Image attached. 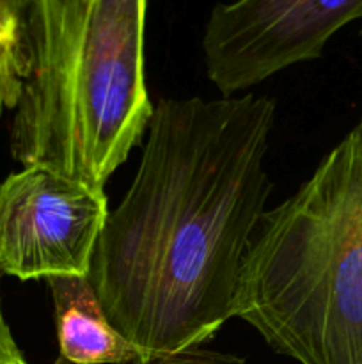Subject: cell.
<instances>
[{
	"label": "cell",
	"instance_id": "obj_10",
	"mask_svg": "<svg viewBox=\"0 0 362 364\" xmlns=\"http://www.w3.org/2000/svg\"><path fill=\"white\" fill-rule=\"evenodd\" d=\"M361 38H362V27H361Z\"/></svg>",
	"mask_w": 362,
	"mask_h": 364
},
{
	"label": "cell",
	"instance_id": "obj_3",
	"mask_svg": "<svg viewBox=\"0 0 362 364\" xmlns=\"http://www.w3.org/2000/svg\"><path fill=\"white\" fill-rule=\"evenodd\" d=\"M234 316L298 364H362V119L263 213Z\"/></svg>",
	"mask_w": 362,
	"mask_h": 364
},
{
	"label": "cell",
	"instance_id": "obj_1",
	"mask_svg": "<svg viewBox=\"0 0 362 364\" xmlns=\"http://www.w3.org/2000/svg\"><path fill=\"white\" fill-rule=\"evenodd\" d=\"M275 102L163 98L138 171L109 212L89 281L144 359L201 347L234 316L241 265L266 212Z\"/></svg>",
	"mask_w": 362,
	"mask_h": 364
},
{
	"label": "cell",
	"instance_id": "obj_4",
	"mask_svg": "<svg viewBox=\"0 0 362 364\" xmlns=\"http://www.w3.org/2000/svg\"><path fill=\"white\" fill-rule=\"evenodd\" d=\"M106 217L102 188L45 166L9 174L0 185V274L89 276Z\"/></svg>",
	"mask_w": 362,
	"mask_h": 364
},
{
	"label": "cell",
	"instance_id": "obj_5",
	"mask_svg": "<svg viewBox=\"0 0 362 364\" xmlns=\"http://www.w3.org/2000/svg\"><path fill=\"white\" fill-rule=\"evenodd\" d=\"M362 20V0H234L216 4L202 36L206 75L224 96L318 59L337 31Z\"/></svg>",
	"mask_w": 362,
	"mask_h": 364
},
{
	"label": "cell",
	"instance_id": "obj_6",
	"mask_svg": "<svg viewBox=\"0 0 362 364\" xmlns=\"http://www.w3.org/2000/svg\"><path fill=\"white\" fill-rule=\"evenodd\" d=\"M52 294L60 358L67 364H128L146 361L106 318L87 276L46 279Z\"/></svg>",
	"mask_w": 362,
	"mask_h": 364
},
{
	"label": "cell",
	"instance_id": "obj_2",
	"mask_svg": "<svg viewBox=\"0 0 362 364\" xmlns=\"http://www.w3.org/2000/svg\"><path fill=\"white\" fill-rule=\"evenodd\" d=\"M14 9L20 95L11 155L103 191L153 116L148 0H14Z\"/></svg>",
	"mask_w": 362,
	"mask_h": 364
},
{
	"label": "cell",
	"instance_id": "obj_9",
	"mask_svg": "<svg viewBox=\"0 0 362 364\" xmlns=\"http://www.w3.org/2000/svg\"><path fill=\"white\" fill-rule=\"evenodd\" d=\"M0 364H27L16 341H14L6 318H4L2 302H0Z\"/></svg>",
	"mask_w": 362,
	"mask_h": 364
},
{
	"label": "cell",
	"instance_id": "obj_8",
	"mask_svg": "<svg viewBox=\"0 0 362 364\" xmlns=\"http://www.w3.org/2000/svg\"><path fill=\"white\" fill-rule=\"evenodd\" d=\"M55 364H67L59 359ZM135 364H245L243 358L229 354V352L213 350L206 347H194L188 350L176 352L170 355H160V358H151L148 361H141Z\"/></svg>",
	"mask_w": 362,
	"mask_h": 364
},
{
	"label": "cell",
	"instance_id": "obj_7",
	"mask_svg": "<svg viewBox=\"0 0 362 364\" xmlns=\"http://www.w3.org/2000/svg\"><path fill=\"white\" fill-rule=\"evenodd\" d=\"M18 20L14 0H0V116L13 110L20 95L18 78Z\"/></svg>",
	"mask_w": 362,
	"mask_h": 364
}]
</instances>
